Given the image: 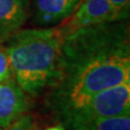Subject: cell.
Masks as SVG:
<instances>
[{
  "label": "cell",
  "mask_w": 130,
  "mask_h": 130,
  "mask_svg": "<svg viewBox=\"0 0 130 130\" xmlns=\"http://www.w3.org/2000/svg\"><path fill=\"white\" fill-rule=\"evenodd\" d=\"M28 107L27 94L13 78L0 83V128H9Z\"/></svg>",
  "instance_id": "5"
},
{
  "label": "cell",
  "mask_w": 130,
  "mask_h": 130,
  "mask_svg": "<svg viewBox=\"0 0 130 130\" xmlns=\"http://www.w3.org/2000/svg\"><path fill=\"white\" fill-rule=\"evenodd\" d=\"M5 42L12 77L27 95L41 94L52 86L63 44L59 27L20 29Z\"/></svg>",
  "instance_id": "2"
},
{
  "label": "cell",
  "mask_w": 130,
  "mask_h": 130,
  "mask_svg": "<svg viewBox=\"0 0 130 130\" xmlns=\"http://www.w3.org/2000/svg\"><path fill=\"white\" fill-rule=\"evenodd\" d=\"M93 130H130V114L101 118L94 124Z\"/></svg>",
  "instance_id": "8"
},
{
  "label": "cell",
  "mask_w": 130,
  "mask_h": 130,
  "mask_svg": "<svg viewBox=\"0 0 130 130\" xmlns=\"http://www.w3.org/2000/svg\"><path fill=\"white\" fill-rule=\"evenodd\" d=\"M12 77V70L5 46L0 43V83L7 81Z\"/></svg>",
  "instance_id": "9"
},
{
  "label": "cell",
  "mask_w": 130,
  "mask_h": 130,
  "mask_svg": "<svg viewBox=\"0 0 130 130\" xmlns=\"http://www.w3.org/2000/svg\"><path fill=\"white\" fill-rule=\"evenodd\" d=\"M130 114V81L96 93L56 116L66 130H93L101 118Z\"/></svg>",
  "instance_id": "3"
},
{
  "label": "cell",
  "mask_w": 130,
  "mask_h": 130,
  "mask_svg": "<svg viewBox=\"0 0 130 130\" xmlns=\"http://www.w3.org/2000/svg\"><path fill=\"white\" fill-rule=\"evenodd\" d=\"M127 81H130L128 23L77 28L63 36L58 75L49 88L47 105L58 116Z\"/></svg>",
  "instance_id": "1"
},
{
  "label": "cell",
  "mask_w": 130,
  "mask_h": 130,
  "mask_svg": "<svg viewBox=\"0 0 130 130\" xmlns=\"http://www.w3.org/2000/svg\"><path fill=\"white\" fill-rule=\"evenodd\" d=\"M107 1L115 8H117V9L125 12H129L130 0H107Z\"/></svg>",
  "instance_id": "11"
},
{
  "label": "cell",
  "mask_w": 130,
  "mask_h": 130,
  "mask_svg": "<svg viewBox=\"0 0 130 130\" xmlns=\"http://www.w3.org/2000/svg\"><path fill=\"white\" fill-rule=\"evenodd\" d=\"M0 130H3V129H2V128H0Z\"/></svg>",
  "instance_id": "13"
},
{
  "label": "cell",
  "mask_w": 130,
  "mask_h": 130,
  "mask_svg": "<svg viewBox=\"0 0 130 130\" xmlns=\"http://www.w3.org/2000/svg\"><path fill=\"white\" fill-rule=\"evenodd\" d=\"M26 19V0H0V43L21 29Z\"/></svg>",
  "instance_id": "7"
},
{
  "label": "cell",
  "mask_w": 130,
  "mask_h": 130,
  "mask_svg": "<svg viewBox=\"0 0 130 130\" xmlns=\"http://www.w3.org/2000/svg\"><path fill=\"white\" fill-rule=\"evenodd\" d=\"M44 130H66L62 125H58V126H52V127H49Z\"/></svg>",
  "instance_id": "12"
},
{
  "label": "cell",
  "mask_w": 130,
  "mask_h": 130,
  "mask_svg": "<svg viewBox=\"0 0 130 130\" xmlns=\"http://www.w3.org/2000/svg\"><path fill=\"white\" fill-rule=\"evenodd\" d=\"M129 12L121 11L107 0H81L75 11L58 26L62 35L87 26L126 21Z\"/></svg>",
  "instance_id": "4"
},
{
  "label": "cell",
  "mask_w": 130,
  "mask_h": 130,
  "mask_svg": "<svg viewBox=\"0 0 130 130\" xmlns=\"http://www.w3.org/2000/svg\"><path fill=\"white\" fill-rule=\"evenodd\" d=\"M7 130H36V125L31 115L23 114Z\"/></svg>",
  "instance_id": "10"
},
{
  "label": "cell",
  "mask_w": 130,
  "mask_h": 130,
  "mask_svg": "<svg viewBox=\"0 0 130 130\" xmlns=\"http://www.w3.org/2000/svg\"><path fill=\"white\" fill-rule=\"evenodd\" d=\"M81 0H35L34 21L40 26L61 24L75 11Z\"/></svg>",
  "instance_id": "6"
}]
</instances>
